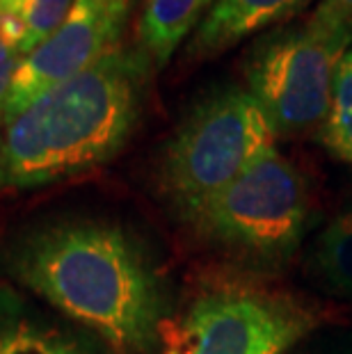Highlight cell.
I'll list each match as a JSON object with an SVG mask.
<instances>
[{"mask_svg":"<svg viewBox=\"0 0 352 354\" xmlns=\"http://www.w3.org/2000/svg\"><path fill=\"white\" fill-rule=\"evenodd\" d=\"M323 322L290 292L224 279L190 304L178 327L183 354H286Z\"/></svg>","mask_w":352,"mask_h":354,"instance_id":"cell-6","label":"cell"},{"mask_svg":"<svg viewBox=\"0 0 352 354\" xmlns=\"http://www.w3.org/2000/svg\"><path fill=\"white\" fill-rule=\"evenodd\" d=\"M183 220L245 266L277 270L290 261L309 229V187L295 165L272 149Z\"/></svg>","mask_w":352,"mask_h":354,"instance_id":"cell-3","label":"cell"},{"mask_svg":"<svg viewBox=\"0 0 352 354\" xmlns=\"http://www.w3.org/2000/svg\"><path fill=\"white\" fill-rule=\"evenodd\" d=\"M277 133L247 89L229 87L199 101L163 149L158 183L185 215L275 149Z\"/></svg>","mask_w":352,"mask_h":354,"instance_id":"cell-4","label":"cell"},{"mask_svg":"<svg viewBox=\"0 0 352 354\" xmlns=\"http://www.w3.org/2000/svg\"><path fill=\"white\" fill-rule=\"evenodd\" d=\"M73 0H24L17 12H12L19 28V46L24 57L39 48L50 35L66 21Z\"/></svg>","mask_w":352,"mask_h":354,"instance_id":"cell-12","label":"cell"},{"mask_svg":"<svg viewBox=\"0 0 352 354\" xmlns=\"http://www.w3.org/2000/svg\"><path fill=\"white\" fill-rule=\"evenodd\" d=\"M213 3L215 0H147L138 24V41L149 62L167 64Z\"/></svg>","mask_w":352,"mask_h":354,"instance_id":"cell-9","label":"cell"},{"mask_svg":"<svg viewBox=\"0 0 352 354\" xmlns=\"http://www.w3.org/2000/svg\"><path fill=\"white\" fill-rule=\"evenodd\" d=\"M24 0H0V14H12L19 10V5Z\"/></svg>","mask_w":352,"mask_h":354,"instance_id":"cell-17","label":"cell"},{"mask_svg":"<svg viewBox=\"0 0 352 354\" xmlns=\"http://www.w3.org/2000/svg\"><path fill=\"white\" fill-rule=\"evenodd\" d=\"M339 220H341V222H346V224H352V203H350V206L339 215Z\"/></svg>","mask_w":352,"mask_h":354,"instance_id":"cell-19","label":"cell"},{"mask_svg":"<svg viewBox=\"0 0 352 354\" xmlns=\"http://www.w3.org/2000/svg\"><path fill=\"white\" fill-rule=\"evenodd\" d=\"M311 270L329 290L352 295V224L336 217L320 231L311 252Z\"/></svg>","mask_w":352,"mask_h":354,"instance_id":"cell-11","label":"cell"},{"mask_svg":"<svg viewBox=\"0 0 352 354\" xmlns=\"http://www.w3.org/2000/svg\"><path fill=\"white\" fill-rule=\"evenodd\" d=\"M19 41L21 37L14 17L12 14H0V115H3V105L7 94H10L12 80L17 76L21 62H24Z\"/></svg>","mask_w":352,"mask_h":354,"instance_id":"cell-13","label":"cell"},{"mask_svg":"<svg viewBox=\"0 0 352 354\" xmlns=\"http://www.w3.org/2000/svg\"><path fill=\"white\" fill-rule=\"evenodd\" d=\"M129 14L131 0H73L64 24L24 57L5 99L0 124L19 115L46 89L78 76L119 48Z\"/></svg>","mask_w":352,"mask_h":354,"instance_id":"cell-7","label":"cell"},{"mask_svg":"<svg viewBox=\"0 0 352 354\" xmlns=\"http://www.w3.org/2000/svg\"><path fill=\"white\" fill-rule=\"evenodd\" d=\"M309 3V0H215L194 30L185 55L206 59L229 50L238 41L259 32Z\"/></svg>","mask_w":352,"mask_h":354,"instance_id":"cell-8","label":"cell"},{"mask_svg":"<svg viewBox=\"0 0 352 354\" xmlns=\"http://www.w3.org/2000/svg\"><path fill=\"white\" fill-rule=\"evenodd\" d=\"M149 64L119 46L3 122L0 187L28 190L112 160L140 119Z\"/></svg>","mask_w":352,"mask_h":354,"instance_id":"cell-1","label":"cell"},{"mask_svg":"<svg viewBox=\"0 0 352 354\" xmlns=\"http://www.w3.org/2000/svg\"><path fill=\"white\" fill-rule=\"evenodd\" d=\"M26 345V334L21 331H3L0 334V354H21Z\"/></svg>","mask_w":352,"mask_h":354,"instance_id":"cell-15","label":"cell"},{"mask_svg":"<svg viewBox=\"0 0 352 354\" xmlns=\"http://www.w3.org/2000/svg\"><path fill=\"white\" fill-rule=\"evenodd\" d=\"M14 272L119 354H154L163 343L158 281L122 229L92 222L44 229L21 245Z\"/></svg>","mask_w":352,"mask_h":354,"instance_id":"cell-2","label":"cell"},{"mask_svg":"<svg viewBox=\"0 0 352 354\" xmlns=\"http://www.w3.org/2000/svg\"><path fill=\"white\" fill-rule=\"evenodd\" d=\"M313 12L323 14V17L352 19V0H320Z\"/></svg>","mask_w":352,"mask_h":354,"instance_id":"cell-14","label":"cell"},{"mask_svg":"<svg viewBox=\"0 0 352 354\" xmlns=\"http://www.w3.org/2000/svg\"><path fill=\"white\" fill-rule=\"evenodd\" d=\"M55 354H87V352L78 350L76 345H71V343H57Z\"/></svg>","mask_w":352,"mask_h":354,"instance_id":"cell-18","label":"cell"},{"mask_svg":"<svg viewBox=\"0 0 352 354\" xmlns=\"http://www.w3.org/2000/svg\"><path fill=\"white\" fill-rule=\"evenodd\" d=\"M160 354H183L181 341H178V329L169 322L163 325V352Z\"/></svg>","mask_w":352,"mask_h":354,"instance_id":"cell-16","label":"cell"},{"mask_svg":"<svg viewBox=\"0 0 352 354\" xmlns=\"http://www.w3.org/2000/svg\"><path fill=\"white\" fill-rule=\"evenodd\" d=\"M352 46V19L311 17L259 44L247 62V92L259 101L275 133L323 124L336 69Z\"/></svg>","mask_w":352,"mask_h":354,"instance_id":"cell-5","label":"cell"},{"mask_svg":"<svg viewBox=\"0 0 352 354\" xmlns=\"http://www.w3.org/2000/svg\"><path fill=\"white\" fill-rule=\"evenodd\" d=\"M318 138L334 158L352 165V46L336 69L329 108L318 128Z\"/></svg>","mask_w":352,"mask_h":354,"instance_id":"cell-10","label":"cell"}]
</instances>
